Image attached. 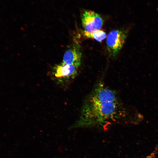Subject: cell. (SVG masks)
Here are the masks:
<instances>
[{
    "mask_svg": "<svg viewBox=\"0 0 158 158\" xmlns=\"http://www.w3.org/2000/svg\"><path fill=\"white\" fill-rule=\"evenodd\" d=\"M127 111L115 91L99 83L86 99L78 120L71 128H104L128 116Z\"/></svg>",
    "mask_w": 158,
    "mask_h": 158,
    "instance_id": "1",
    "label": "cell"
},
{
    "mask_svg": "<svg viewBox=\"0 0 158 158\" xmlns=\"http://www.w3.org/2000/svg\"><path fill=\"white\" fill-rule=\"evenodd\" d=\"M82 54L79 46L74 44L65 52L63 62L79 67L81 63Z\"/></svg>",
    "mask_w": 158,
    "mask_h": 158,
    "instance_id": "5",
    "label": "cell"
},
{
    "mask_svg": "<svg viewBox=\"0 0 158 158\" xmlns=\"http://www.w3.org/2000/svg\"><path fill=\"white\" fill-rule=\"evenodd\" d=\"M81 17L83 27L88 32L100 30L103 24L104 20L101 16L92 11H85Z\"/></svg>",
    "mask_w": 158,
    "mask_h": 158,
    "instance_id": "4",
    "label": "cell"
},
{
    "mask_svg": "<svg viewBox=\"0 0 158 158\" xmlns=\"http://www.w3.org/2000/svg\"><path fill=\"white\" fill-rule=\"evenodd\" d=\"M79 68L62 62L53 67L50 74L51 78L58 86L66 89L77 76Z\"/></svg>",
    "mask_w": 158,
    "mask_h": 158,
    "instance_id": "2",
    "label": "cell"
},
{
    "mask_svg": "<svg viewBox=\"0 0 158 158\" xmlns=\"http://www.w3.org/2000/svg\"><path fill=\"white\" fill-rule=\"evenodd\" d=\"M158 151V146L152 152L145 158H154L157 154Z\"/></svg>",
    "mask_w": 158,
    "mask_h": 158,
    "instance_id": "7",
    "label": "cell"
},
{
    "mask_svg": "<svg viewBox=\"0 0 158 158\" xmlns=\"http://www.w3.org/2000/svg\"><path fill=\"white\" fill-rule=\"evenodd\" d=\"M127 32L123 30H115L111 31L107 38V47L109 54L115 57L118 54L125 42Z\"/></svg>",
    "mask_w": 158,
    "mask_h": 158,
    "instance_id": "3",
    "label": "cell"
},
{
    "mask_svg": "<svg viewBox=\"0 0 158 158\" xmlns=\"http://www.w3.org/2000/svg\"><path fill=\"white\" fill-rule=\"evenodd\" d=\"M83 34L86 38L94 39L99 42L102 41L107 37L106 33L100 30L92 32H89L84 30L83 31Z\"/></svg>",
    "mask_w": 158,
    "mask_h": 158,
    "instance_id": "6",
    "label": "cell"
}]
</instances>
